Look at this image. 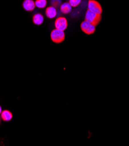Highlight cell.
<instances>
[{"instance_id": "cell-1", "label": "cell", "mask_w": 129, "mask_h": 146, "mask_svg": "<svg viewBox=\"0 0 129 146\" xmlns=\"http://www.w3.org/2000/svg\"><path fill=\"white\" fill-rule=\"evenodd\" d=\"M102 19L101 14H98L94 13L89 9L86 12L85 16V21L91 23L95 26H97Z\"/></svg>"}, {"instance_id": "cell-2", "label": "cell", "mask_w": 129, "mask_h": 146, "mask_svg": "<svg viewBox=\"0 0 129 146\" xmlns=\"http://www.w3.org/2000/svg\"><path fill=\"white\" fill-rule=\"evenodd\" d=\"M51 40L56 44L62 42L65 39V34L64 31L55 29L51 32L50 35Z\"/></svg>"}, {"instance_id": "cell-3", "label": "cell", "mask_w": 129, "mask_h": 146, "mask_svg": "<svg viewBox=\"0 0 129 146\" xmlns=\"http://www.w3.org/2000/svg\"><path fill=\"white\" fill-rule=\"evenodd\" d=\"M88 9L98 14H102L103 13V8L101 4L95 0H89L88 3Z\"/></svg>"}, {"instance_id": "cell-4", "label": "cell", "mask_w": 129, "mask_h": 146, "mask_svg": "<svg viewBox=\"0 0 129 146\" xmlns=\"http://www.w3.org/2000/svg\"><path fill=\"white\" fill-rule=\"evenodd\" d=\"M81 31L86 35H92L95 32V26L87 21H83L80 25Z\"/></svg>"}, {"instance_id": "cell-5", "label": "cell", "mask_w": 129, "mask_h": 146, "mask_svg": "<svg viewBox=\"0 0 129 146\" xmlns=\"http://www.w3.org/2000/svg\"><path fill=\"white\" fill-rule=\"evenodd\" d=\"M68 23L67 19L64 17H59L55 20V29L61 31H65L67 29Z\"/></svg>"}, {"instance_id": "cell-6", "label": "cell", "mask_w": 129, "mask_h": 146, "mask_svg": "<svg viewBox=\"0 0 129 146\" xmlns=\"http://www.w3.org/2000/svg\"><path fill=\"white\" fill-rule=\"evenodd\" d=\"M22 5L26 11H32L36 7L35 1L33 0H24Z\"/></svg>"}, {"instance_id": "cell-7", "label": "cell", "mask_w": 129, "mask_h": 146, "mask_svg": "<svg viewBox=\"0 0 129 146\" xmlns=\"http://www.w3.org/2000/svg\"><path fill=\"white\" fill-rule=\"evenodd\" d=\"M46 15L47 18L50 19H53L55 18L57 15V11L55 7L51 6L48 7L46 10Z\"/></svg>"}, {"instance_id": "cell-8", "label": "cell", "mask_w": 129, "mask_h": 146, "mask_svg": "<svg viewBox=\"0 0 129 146\" xmlns=\"http://www.w3.org/2000/svg\"><path fill=\"white\" fill-rule=\"evenodd\" d=\"M1 118L4 121L9 122L12 119L13 115L9 111L4 110L1 113Z\"/></svg>"}, {"instance_id": "cell-9", "label": "cell", "mask_w": 129, "mask_h": 146, "mask_svg": "<svg viewBox=\"0 0 129 146\" xmlns=\"http://www.w3.org/2000/svg\"><path fill=\"white\" fill-rule=\"evenodd\" d=\"M33 22L36 25H41L44 22V17L41 13H36L33 17Z\"/></svg>"}, {"instance_id": "cell-10", "label": "cell", "mask_w": 129, "mask_h": 146, "mask_svg": "<svg viewBox=\"0 0 129 146\" xmlns=\"http://www.w3.org/2000/svg\"><path fill=\"white\" fill-rule=\"evenodd\" d=\"M60 9L62 13L64 14H67L71 11V6L69 3H65L61 4Z\"/></svg>"}, {"instance_id": "cell-11", "label": "cell", "mask_w": 129, "mask_h": 146, "mask_svg": "<svg viewBox=\"0 0 129 146\" xmlns=\"http://www.w3.org/2000/svg\"><path fill=\"white\" fill-rule=\"evenodd\" d=\"M47 4V0H36L35 5L38 8H44Z\"/></svg>"}, {"instance_id": "cell-12", "label": "cell", "mask_w": 129, "mask_h": 146, "mask_svg": "<svg viewBox=\"0 0 129 146\" xmlns=\"http://www.w3.org/2000/svg\"><path fill=\"white\" fill-rule=\"evenodd\" d=\"M81 1V0H69V3L71 7H76L78 6Z\"/></svg>"}, {"instance_id": "cell-13", "label": "cell", "mask_w": 129, "mask_h": 146, "mask_svg": "<svg viewBox=\"0 0 129 146\" xmlns=\"http://www.w3.org/2000/svg\"><path fill=\"white\" fill-rule=\"evenodd\" d=\"M61 0H53V1L52 3V7H58L60 4H61Z\"/></svg>"}, {"instance_id": "cell-14", "label": "cell", "mask_w": 129, "mask_h": 146, "mask_svg": "<svg viewBox=\"0 0 129 146\" xmlns=\"http://www.w3.org/2000/svg\"><path fill=\"white\" fill-rule=\"evenodd\" d=\"M2 107H1V106H0V114H1V112H2Z\"/></svg>"}, {"instance_id": "cell-15", "label": "cell", "mask_w": 129, "mask_h": 146, "mask_svg": "<svg viewBox=\"0 0 129 146\" xmlns=\"http://www.w3.org/2000/svg\"><path fill=\"white\" fill-rule=\"evenodd\" d=\"M1 116H0V123H1Z\"/></svg>"}]
</instances>
